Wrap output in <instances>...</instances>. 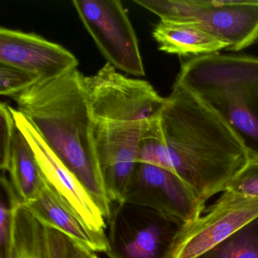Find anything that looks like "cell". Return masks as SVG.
Wrapping results in <instances>:
<instances>
[{"mask_svg":"<svg viewBox=\"0 0 258 258\" xmlns=\"http://www.w3.org/2000/svg\"><path fill=\"white\" fill-rule=\"evenodd\" d=\"M12 110L16 126L32 148L46 182L92 231L106 235V220L85 187L58 159L28 119L17 109Z\"/></svg>","mask_w":258,"mask_h":258,"instance_id":"cell-10","label":"cell"},{"mask_svg":"<svg viewBox=\"0 0 258 258\" xmlns=\"http://www.w3.org/2000/svg\"><path fill=\"white\" fill-rule=\"evenodd\" d=\"M258 217V199L223 191L197 220L183 224L170 258H199Z\"/></svg>","mask_w":258,"mask_h":258,"instance_id":"cell-7","label":"cell"},{"mask_svg":"<svg viewBox=\"0 0 258 258\" xmlns=\"http://www.w3.org/2000/svg\"><path fill=\"white\" fill-rule=\"evenodd\" d=\"M46 232L49 258H82L79 246L69 236L51 228L46 227Z\"/></svg>","mask_w":258,"mask_h":258,"instance_id":"cell-21","label":"cell"},{"mask_svg":"<svg viewBox=\"0 0 258 258\" xmlns=\"http://www.w3.org/2000/svg\"><path fill=\"white\" fill-rule=\"evenodd\" d=\"M6 173L22 205L35 199L46 183L32 148L17 126Z\"/></svg>","mask_w":258,"mask_h":258,"instance_id":"cell-15","label":"cell"},{"mask_svg":"<svg viewBox=\"0 0 258 258\" xmlns=\"http://www.w3.org/2000/svg\"><path fill=\"white\" fill-rule=\"evenodd\" d=\"M0 64L47 80L77 69L79 61L70 51L41 36L2 27Z\"/></svg>","mask_w":258,"mask_h":258,"instance_id":"cell-11","label":"cell"},{"mask_svg":"<svg viewBox=\"0 0 258 258\" xmlns=\"http://www.w3.org/2000/svg\"><path fill=\"white\" fill-rule=\"evenodd\" d=\"M93 119L99 170L111 203L124 202L138 164L140 143L165 102L148 81L132 79L106 63L96 75H82Z\"/></svg>","mask_w":258,"mask_h":258,"instance_id":"cell-2","label":"cell"},{"mask_svg":"<svg viewBox=\"0 0 258 258\" xmlns=\"http://www.w3.org/2000/svg\"><path fill=\"white\" fill-rule=\"evenodd\" d=\"M152 36L160 51L181 56L216 53L228 47L224 42L190 24L160 21Z\"/></svg>","mask_w":258,"mask_h":258,"instance_id":"cell-14","label":"cell"},{"mask_svg":"<svg viewBox=\"0 0 258 258\" xmlns=\"http://www.w3.org/2000/svg\"><path fill=\"white\" fill-rule=\"evenodd\" d=\"M6 258H49L46 227L22 204L13 212L11 242Z\"/></svg>","mask_w":258,"mask_h":258,"instance_id":"cell-16","label":"cell"},{"mask_svg":"<svg viewBox=\"0 0 258 258\" xmlns=\"http://www.w3.org/2000/svg\"><path fill=\"white\" fill-rule=\"evenodd\" d=\"M78 69L52 79L40 80L13 96L20 111L51 150L79 179L106 221L111 202L99 170L90 104Z\"/></svg>","mask_w":258,"mask_h":258,"instance_id":"cell-3","label":"cell"},{"mask_svg":"<svg viewBox=\"0 0 258 258\" xmlns=\"http://www.w3.org/2000/svg\"><path fill=\"white\" fill-rule=\"evenodd\" d=\"M202 98L220 111L242 140L249 161H258V114L254 108L256 102L243 90L236 89L214 92Z\"/></svg>","mask_w":258,"mask_h":258,"instance_id":"cell-13","label":"cell"},{"mask_svg":"<svg viewBox=\"0 0 258 258\" xmlns=\"http://www.w3.org/2000/svg\"><path fill=\"white\" fill-rule=\"evenodd\" d=\"M176 84L199 96L236 89L258 101V58L212 53L192 56L181 64Z\"/></svg>","mask_w":258,"mask_h":258,"instance_id":"cell-9","label":"cell"},{"mask_svg":"<svg viewBox=\"0 0 258 258\" xmlns=\"http://www.w3.org/2000/svg\"><path fill=\"white\" fill-rule=\"evenodd\" d=\"M72 4L108 64L134 76H146L137 34L120 1L74 0Z\"/></svg>","mask_w":258,"mask_h":258,"instance_id":"cell-6","label":"cell"},{"mask_svg":"<svg viewBox=\"0 0 258 258\" xmlns=\"http://www.w3.org/2000/svg\"><path fill=\"white\" fill-rule=\"evenodd\" d=\"M258 199V161H248L228 182L225 191Z\"/></svg>","mask_w":258,"mask_h":258,"instance_id":"cell-20","label":"cell"},{"mask_svg":"<svg viewBox=\"0 0 258 258\" xmlns=\"http://www.w3.org/2000/svg\"><path fill=\"white\" fill-rule=\"evenodd\" d=\"M248 161L244 143L220 111L176 83L137 158L173 172L205 203Z\"/></svg>","mask_w":258,"mask_h":258,"instance_id":"cell-1","label":"cell"},{"mask_svg":"<svg viewBox=\"0 0 258 258\" xmlns=\"http://www.w3.org/2000/svg\"><path fill=\"white\" fill-rule=\"evenodd\" d=\"M40 81L29 72L0 64V94L13 97Z\"/></svg>","mask_w":258,"mask_h":258,"instance_id":"cell-18","label":"cell"},{"mask_svg":"<svg viewBox=\"0 0 258 258\" xmlns=\"http://www.w3.org/2000/svg\"><path fill=\"white\" fill-rule=\"evenodd\" d=\"M124 202L150 208L181 223L197 220L205 202L177 175L162 167L138 163Z\"/></svg>","mask_w":258,"mask_h":258,"instance_id":"cell-8","label":"cell"},{"mask_svg":"<svg viewBox=\"0 0 258 258\" xmlns=\"http://www.w3.org/2000/svg\"><path fill=\"white\" fill-rule=\"evenodd\" d=\"M108 221L110 258H170L173 241L185 224L126 202L116 204Z\"/></svg>","mask_w":258,"mask_h":258,"instance_id":"cell-5","label":"cell"},{"mask_svg":"<svg viewBox=\"0 0 258 258\" xmlns=\"http://www.w3.org/2000/svg\"><path fill=\"white\" fill-rule=\"evenodd\" d=\"M163 22L195 25L238 52L258 40V0H134Z\"/></svg>","mask_w":258,"mask_h":258,"instance_id":"cell-4","label":"cell"},{"mask_svg":"<svg viewBox=\"0 0 258 258\" xmlns=\"http://www.w3.org/2000/svg\"><path fill=\"white\" fill-rule=\"evenodd\" d=\"M78 246H79L82 258H99L97 255L96 254V252L92 251V250L85 248V247H82L79 244H78Z\"/></svg>","mask_w":258,"mask_h":258,"instance_id":"cell-22","label":"cell"},{"mask_svg":"<svg viewBox=\"0 0 258 258\" xmlns=\"http://www.w3.org/2000/svg\"><path fill=\"white\" fill-rule=\"evenodd\" d=\"M23 205L46 227L60 231L79 245L94 252L108 250L107 235L92 231L46 181L38 196Z\"/></svg>","mask_w":258,"mask_h":258,"instance_id":"cell-12","label":"cell"},{"mask_svg":"<svg viewBox=\"0 0 258 258\" xmlns=\"http://www.w3.org/2000/svg\"><path fill=\"white\" fill-rule=\"evenodd\" d=\"M199 258H258V217Z\"/></svg>","mask_w":258,"mask_h":258,"instance_id":"cell-17","label":"cell"},{"mask_svg":"<svg viewBox=\"0 0 258 258\" xmlns=\"http://www.w3.org/2000/svg\"><path fill=\"white\" fill-rule=\"evenodd\" d=\"M12 109L5 102L0 105V168L2 173L7 172L16 131Z\"/></svg>","mask_w":258,"mask_h":258,"instance_id":"cell-19","label":"cell"}]
</instances>
